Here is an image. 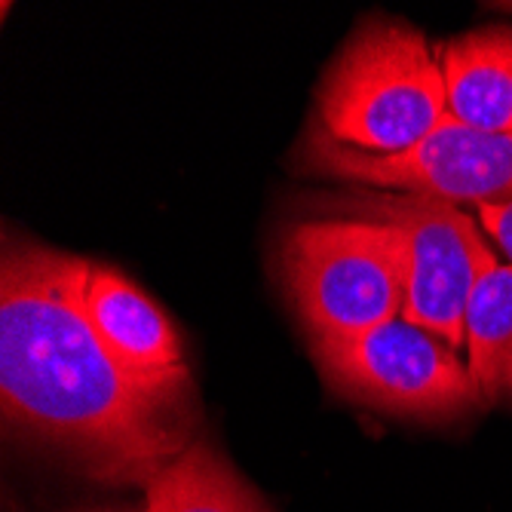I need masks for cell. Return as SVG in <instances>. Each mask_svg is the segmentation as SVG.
<instances>
[{
  "label": "cell",
  "mask_w": 512,
  "mask_h": 512,
  "mask_svg": "<svg viewBox=\"0 0 512 512\" xmlns=\"http://www.w3.org/2000/svg\"><path fill=\"white\" fill-rule=\"evenodd\" d=\"M86 258L7 234L0 399L13 427L80 454L92 473L151 482L188 448L181 393L120 365L86 316Z\"/></svg>",
  "instance_id": "cell-1"
},
{
  "label": "cell",
  "mask_w": 512,
  "mask_h": 512,
  "mask_svg": "<svg viewBox=\"0 0 512 512\" xmlns=\"http://www.w3.org/2000/svg\"><path fill=\"white\" fill-rule=\"evenodd\" d=\"M368 212L399 230L405 246V307L402 316L424 325L457 353L467 347V307L476 283L497 255L482 227L454 203L378 194L365 200Z\"/></svg>",
  "instance_id": "cell-6"
},
{
  "label": "cell",
  "mask_w": 512,
  "mask_h": 512,
  "mask_svg": "<svg viewBox=\"0 0 512 512\" xmlns=\"http://www.w3.org/2000/svg\"><path fill=\"white\" fill-rule=\"evenodd\" d=\"M479 221L485 227V234L506 255V264H512V200L494 203V206H479Z\"/></svg>",
  "instance_id": "cell-11"
},
{
  "label": "cell",
  "mask_w": 512,
  "mask_h": 512,
  "mask_svg": "<svg viewBox=\"0 0 512 512\" xmlns=\"http://www.w3.org/2000/svg\"><path fill=\"white\" fill-rule=\"evenodd\" d=\"M86 316L108 353L157 387L184 393L188 365L166 313L132 279L108 264H89Z\"/></svg>",
  "instance_id": "cell-7"
},
{
  "label": "cell",
  "mask_w": 512,
  "mask_h": 512,
  "mask_svg": "<svg viewBox=\"0 0 512 512\" xmlns=\"http://www.w3.org/2000/svg\"><path fill=\"white\" fill-rule=\"evenodd\" d=\"M283 283L310 338L359 335L402 316L405 246L378 218L295 224L279 249Z\"/></svg>",
  "instance_id": "cell-3"
},
{
  "label": "cell",
  "mask_w": 512,
  "mask_h": 512,
  "mask_svg": "<svg viewBox=\"0 0 512 512\" xmlns=\"http://www.w3.org/2000/svg\"><path fill=\"white\" fill-rule=\"evenodd\" d=\"M319 126L365 154H399L445 117V77L427 37L399 22L362 25L322 77Z\"/></svg>",
  "instance_id": "cell-2"
},
{
  "label": "cell",
  "mask_w": 512,
  "mask_h": 512,
  "mask_svg": "<svg viewBox=\"0 0 512 512\" xmlns=\"http://www.w3.org/2000/svg\"><path fill=\"white\" fill-rule=\"evenodd\" d=\"M467 368L482 402L512 396V264L482 273L467 307Z\"/></svg>",
  "instance_id": "cell-10"
},
{
  "label": "cell",
  "mask_w": 512,
  "mask_h": 512,
  "mask_svg": "<svg viewBox=\"0 0 512 512\" xmlns=\"http://www.w3.org/2000/svg\"><path fill=\"white\" fill-rule=\"evenodd\" d=\"M436 56L448 114L485 132H512V28L460 34Z\"/></svg>",
  "instance_id": "cell-8"
},
{
  "label": "cell",
  "mask_w": 512,
  "mask_h": 512,
  "mask_svg": "<svg viewBox=\"0 0 512 512\" xmlns=\"http://www.w3.org/2000/svg\"><path fill=\"white\" fill-rule=\"evenodd\" d=\"M142 512H267V509L212 445L191 442L145 485Z\"/></svg>",
  "instance_id": "cell-9"
},
{
  "label": "cell",
  "mask_w": 512,
  "mask_h": 512,
  "mask_svg": "<svg viewBox=\"0 0 512 512\" xmlns=\"http://www.w3.org/2000/svg\"><path fill=\"white\" fill-rule=\"evenodd\" d=\"M301 163L387 194H414L445 203L494 206L512 200V132H485L451 114L414 148L365 154L341 145L319 123L304 135Z\"/></svg>",
  "instance_id": "cell-5"
},
{
  "label": "cell",
  "mask_w": 512,
  "mask_h": 512,
  "mask_svg": "<svg viewBox=\"0 0 512 512\" xmlns=\"http://www.w3.org/2000/svg\"><path fill=\"white\" fill-rule=\"evenodd\" d=\"M310 347L329 384L371 408L451 421L482 402L457 350L405 316L359 335L310 338Z\"/></svg>",
  "instance_id": "cell-4"
}]
</instances>
